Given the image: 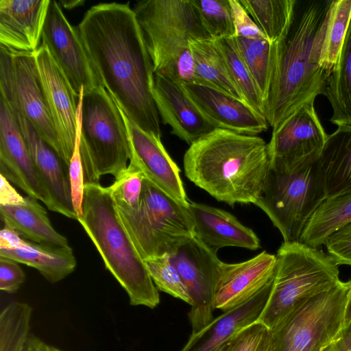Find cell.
<instances>
[{
	"instance_id": "6da1fadb",
	"label": "cell",
	"mask_w": 351,
	"mask_h": 351,
	"mask_svg": "<svg viewBox=\"0 0 351 351\" xmlns=\"http://www.w3.org/2000/svg\"><path fill=\"white\" fill-rule=\"evenodd\" d=\"M77 27L101 85L133 123L161 138L154 66L129 3L95 5Z\"/></svg>"
},
{
	"instance_id": "7a4b0ae2",
	"label": "cell",
	"mask_w": 351,
	"mask_h": 351,
	"mask_svg": "<svg viewBox=\"0 0 351 351\" xmlns=\"http://www.w3.org/2000/svg\"><path fill=\"white\" fill-rule=\"evenodd\" d=\"M333 0H296L287 36L276 46L265 117L278 130L301 106L323 95L330 75L321 66Z\"/></svg>"
},
{
	"instance_id": "3957f363",
	"label": "cell",
	"mask_w": 351,
	"mask_h": 351,
	"mask_svg": "<svg viewBox=\"0 0 351 351\" xmlns=\"http://www.w3.org/2000/svg\"><path fill=\"white\" fill-rule=\"evenodd\" d=\"M183 165L191 182L233 207L258 200L270 160L261 137L215 128L189 145Z\"/></svg>"
},
{
	"instance_id": "277c9868",
	"label": "cell",
	"mask_w": 351,
	"mask_h": 351,
	"mask_svg": "<svg viewBox=\"0 0 351 351\" xmlns=\"http://www.w3.org/2000/svg\"><path fill=\"white\" fill-rule=\"evenodd\" d=\"M77 220L128 293L130 304L156 308L158 290L119 219L108 186L85 184L82 214Z\"/></svg>"
},
{
	"instance_id": "5b68a950",
	"label": "cell",
	"mask_w": 351,
	"mask_h": 351,
	"mask_svg": "<svg viewBox=\"0 0 351 351\" xmlns=\"http://www.w3.org/2000/svg\"><path fill=\"white\" fill-rule=\"evenodd\" d=\"M80 150L85 184H99L101 176L115 179L128 168L130 159L128 133L121 108L99 85L82 89L80 96Z\"/></svg>"
},
{
	"instance_id": "8992f818",
	"label": "cell",
	"mask_w": 351,
	"mask_h": 351,
	"mask_svg": "<svg viewBox=\"0 0 351 351\" xmlns=\"http://www.w3.org/2000/svg\"><path fill=\"white\" fill-rule=\"evenodd\" d=\"M276 257L269 296L256 321L270 330L311 297L341 280L331 256L300 241L283 242Z\"/></svg>"
},
{
	"instance_id": "52a82bcc",
	"label": "cell",
	"mask_w": 351,
	"mask_h": 351,
	"mask_svg": "<svg viewBox=\"0 0 351 351\" xmlns=\"http://www.w3.org/2000/svg\"><path fill=\"white\" fill-rule=\"evenodd\" d=\"M117 210L143 261L164 254L172 256L182 244L195 237L188 208L145 177L138 206Z\"/></svg>"
},
{
	"instance_id": "ba28073f",
	"label": "cell",
	"mask_w": 351,
	"mask_h": 351,
	"mask_svg": "<svg viewBox=\"0 0 351 351\" xmlns=\"http://www.w3.org/2000/svg\"><path fill=\"white\" fill-rule=\"evenodd\" d=\"M326 199L318 160L291 171L269 169L255 202L280 231L283 242L300 241L313 214Z\"/></svg>"
},
{
	"instance_id": "9c48e42d",
	"label": "cell",
	"mask_w": 351,
	"mask_h": 351,
	"mask_svg": "<svg viewBox=\"0 0 351 351\" xmlns=\"http://www.w3.org/2000/svg\"><path fill=\"white\" fill-rule=\"evenodd\" d=\"M351 279L340 280L306 300L271 330L276 351H316L331 344L343 328Z\"/></svg>"
},
{
	"instance_id": "30bf717a",
	"label": "cell",
	"mask_w": 351,
	"mask_h": 351,
	"mask_svg": "<svg viewBox=\"0 0 351 351\" xmlns=\"http://www.w3.org/2000/svg\"><path fill=\"white\" fill-rule=\"evenodd\" d=\"M143 31L154 73H160L191 40L210 37L192 0H143L132 8Z\"/></svg>"
},
{
	"instance_id": "8fae6325",
	"label": "cell",
	"mask_w": 351,
	"mask_h": 351,
	"mask_svg": "<svg viewBox=\"0 0 351 351\" xmlns=\"http://www.w3.org/2000/svg\"><path fill=\"white\" fill-rule=\"evenodd\" d=\"M0 90L1 97L10 110L27 119L59 156L57 135L34 52H20L0 47Z\"/></svg>"
},
{
	"instance_id": "7c38bea8",
	"label": "cell",
	"mask_w": 351,
	"mask_h": 351,
	"mask_svg": "<svg viewBox=\"0 0 351 351\" xmlns=\"http://www.w3.org/2000/svg\"><path fill=\"white\" fill-rule=\"evenodd\" d=\"M171 258L192 301L188 314L191 334H197L215 318V287L222 261L216 252L195 237L182 244Z\"/></svg>"
},
{
	"instance_id": "4fadbf2b",
	"label": "cell",
	"mask_w": 351,
	"mask_h": 351,
	"mask_svg": "<svg viewBox=\"0 0 351 351\" xmlns=\"http://www.w3.org/2000/svg\"><path fill=\"white\" fill-rule=\"evenodd\" d=\"M328 134L314 108V101L301 106L276 131L267 143L269 168L291 171L318 160Z\"/></svg>"
},
{
	"instance_id": "5bb4252c",
	"label": "cell",
	"mask_w": 351,
	"mask_h": 351,
	"mask_svg": "<svg viewBox=\"0 0 351 351\" xmlns=\"http://www.w3.org/2000/svg\"><path fill=\"white\" fill-rule=\"evenodd\" d=\"M41 44L47 48L77 95L80 96L82 88L88 91L101 85L77 27L69 22L60 3L53 0H50Z\"/></svg>"
},
{
	"instance_id": "9a60e30c",
	"label": "cell",
	"mask_w": 351,
	"mask_h": 351,
	"mask_svg": "<svg viewBox=\"0 0 351 351\" xmlns=\"http://www.w3.org/2000/svg\"><path fill=\"white\" fill-rule=\"evenodd\" d=\"M0 174L53 212L66 213L53 199L38 171L13 114L0 98Z\"/></svg>"
},
{
	"instance_id": "2e32d148",
	"label": "cell",
	"mask_w": 351,
	"mask_h": 351,
	"mask_svg": "<svg viewBox=\"0 0 351 351\" xmlns=\"http://www.w3.org/2000/svg\"><path fill=\"white\" fill-rule=\"evenodd\" d=\"M34 54L57 135L59 156L69 169L75 145L80 97L45 45L41 44Z\"/></svg>"
},
{
	"instance_id": "e0dca14e",
	"label": "cell",
	"mask_w": 351,
	"mask_h": 351,
	"mask_svg": "<svg viewBox=\"0 0 351 351\" xmlns=\"http://www.w3.org/2000/svg\"><path fill=\"white\" fill-rule=\"evenodd\" d=\"M121 111L130 141L129 163L138 169L153 184L188 208L190 201L181 180L180 169L165 148L161 138L141 129L121 109Z\"/></svg>"
},
{
	"instance_id": "ac0fdd59",
	"label": "cell",
	"mask_w": 351,
	"mask_h": 351,
	"mask_svg": "<svg viewBox=\"0 0 351 351\" xmlns=\"http://www.w3.org/2000/svg\"><path fill=\"white\" fill-rule=\"evenodd\" d=\"M276 267V255L266 251L242 263L221 262L215 287V309L224 313L246 302L273 280Z\"/></svg>"
},
{
	"instance_id": "d6986e66",
	"label": "cell",
	"mask_w": 351,
	"mask_h": 351,
	"mask_svg": "<svg viewBox=\"0 0 351 351\" xmlns=\"http://www.w3.org/2000/svg\"><path fill=\"white\" fill-rule=\"evenodd\" d=\"M204 118L215 129L257 136L269 126L265 117L243 101L213 88L195 84L181 86Z\"/></svg>"
},
{
	"instance_id": "ffe728a7",
	"label": "cell",
	"mask_w": 351,
	"mask_h": 351,
	"mask_svg": "<svg viewBox=\"0 0 351 351\" xmlns=\"http://www.w3.org/2000/svg\"><path fill=\"white\" fill-rule=\"evenodd\" d=\"M152 96L164 124L171 133L191 145L215 128L204 118L182 87L154 73Z\"/></svg>"
},
{
	"instance_id": "44dd1931",
	"label": "cell",
	"mask_w": 351,
	"mask_h": 351,
	"mask_svg": "<svg viewBox=\"0 0 351 351\" xmlns=\"http://www.w3.org/2000/svg\"><path fill=\"white\" fill-rule=\"evenodd\" d=\"M50 0L0 1V45L20 52H35Z\"/></svg>"
},
{
	"instance_id": "7402d4cb",
	"label": "cell",
	"mask_w": 351,
	"mask_h": 351,
	"mask_svg": "<svg viewBox=\"0 0 351 351\" xmlns=\"http://www.w3.org/2000/svg\"><path fill=\"white\" fill-rule=\"evenodd\" d=\"M188 210L193 223L195 237L217 252L224 247L256 250L261 247L255 232L231 213L206 204L190 201Z\"/></svg>"
},
{
	"instance_id": "603a6c76",
	"label": "cell",
	"mask_w": 351,
	"mask_h": 351,
	"mask_svg": "<svg viewBox=\"0 0 351 351\" xmlns=\"http://www.w3.org/2000/svg\"><path fill=\"white\" fill-rule=\"evenodd\" d=\"M11 111L34 163L53 199L65 210L66 217L77 220L73 208L68 167L27 119Z\"/></svg>"
},
{
	"instance_id": "cb8c5ba5",
	"label": "cell",
	"mask_w": 351,
	"mask_h": 351,
	"mask_svg": "<svg viewBox=\"0 0 351 351\" xmlns=\"http://www.w3.org/2000/svg\"><path fill=\"white\" fill-rule=\"evenodd\" d=\"M273 281L246 302L214 318L200 332L191 334L181 351H217L243 328L255 323L267 302Z\"/></svg>"
},
{
	"instance_id": "d4e9b609",
	"label": "cell",
	"mask_w": 351,
	"mask_h": 351,
	"mask_svg": "<svg viewBox=\"0 0 351 351\" xmlns=\"http://www.w3.org/2000/svg\"><path fill=\"white\" fill-rule=\"evenodd\" d=\"M38 200L27 195L19 204H0L1 218L5 226L34 243L69 246L67 239L53 228L46 210Z\"/></svg>"
},
{
	"instance_id": "484cf974",
	"label": "cell",
	"mask_w": 351,
	"mask_h": 351,
	"mask_svg": "<svg viewBox=\"0 0 351 351\" xmlns=\"http://www.w3.org/2000/svg\"><path fill=\"white\" fill-rule=\"evenodd\" d=\"M318 162L326 198L351 193V125L339 126L328 135Z\"/></svg>"
},
{
	"instance_id": "4316f807",
	"label": "cell",
	"mask_w": 351,
	"mask_h": 351,
	"mask_svg": "<svg viewBox=\"0 0 351 351\" xmlns=\"http://www.w3.org/2000/svg\"><path fill=\"white\" fill-rule=\"evenodd\" d=\"M189 48L195 62V84L213 88L244 102L218 39L191 40Z\"/></svg>"
},
{
	"instance_id": "83f0119b",
	"label": "cell",
	"mask_w": 351,
	"mask_h": 351,
	"mask_svg": "<svg viewBox=\"0 0 351 351\" xmlns=\"http://www.w3.org/2000/svg\"><path fill=\"white\" fill-rule=\"evenodd\" d=\"M0 256L35 268L51 283L65 278L74 271L77 264L70 246L39 244L29 240L21 248L0 249Z\"/></svg>"
},
{
	"instance_id": "f1b7e54d",
	"label": "cell",
	"mask_w": 351,
	"mask_h": 351,
	"mask_svg": "<svg viewBox=\"0 0 351 351\" xmlns=\"http://www.w3.org/2000/svg\"><path fill=\"white\" fill-rule=\"evenodd\" d=\"M323 95L332 106L330 122L338 127L351 125V19Z\"/></svg>"
},
{
	"instance_id": "f546056e",
	"label": "cell",
	"mask_w": 351,
	"mask_h": 351,
	"mask_svg": "<svg viewBox=\"0 0 351 351\" xmlns=\"http://www.w3.org/2000/svg\"><path fill=\"white\" fill-rule=\"evenodd\" d=\"M351 223V193L326 198L308 220L300 242L313 248Z\"/></svg>"
},
{
	"instance_id": "4dcf8cb0",
	"label": "cell",
	"mask_w": 351,
	"mask_h": 351,
	"mask_svg": "<svg viewBox=\"0 0 351 351\" xmlns=\"http://www.w3.org/2000/svg\"><path fill=\"white\" fill-rule=\"evenodd\" d=\"M271 44L288 34L296 0H239Z\"/></svg>"
},
{
	"instance_id": "1f68e13d",
	"label": "cell",
	"mask_w": 351,
	"mask_h": 351,
	"mask_svg": "<svg viewBox=\"0 0 351 351\" xmlns=\"http://www.w3.org/2000/svg\"><path fill=\"white\" fill-rule=\"evenodd\" d=\"M235 38L240 53L265 103L274 70L276 46L266 39Z\"/></svg>"
},
{
	"instance_id": "d6a6232c",
	"label": "cell",
	"mask_w": 351,
	"mask_h": 351,
	"mask_svg": "<svg viewBox=\"0 0 351 351\" xmlns=\"http://www.w3.org/2000/svg\"><path fill=\"white\" fill-rule=\"evenodd\" d=\"M218 40L233 80L244 102L255 112L265 117V102L240 53L235 36Z\"/></svg>"
},
{
	"instance_id": "836d02e7",
	"label": "cell",
	"mask_w": 351,
	"mask_h": 351,
	"mask_svg": "<svg viewBox=\"0 0 351 351\" xmlns=\"http://www.w3.org/2000/svg\"><path fill=\"white\" fill-rule=\"evenodd\" d=\"M32 306L21 302L8 304L0 314V351H25L30 337Z\"/></svg>"
},
{
	"instance_id": "e575fe53",
	"label": "cell",
	"mask_w": 351,
	"mask_h": 351,
	"mask_svg": "<svg viewBox=\"0 0 351 351\" xmlns=\"http://www.w3.org/2000/svg\"><path fill=\"white\" fill-rule=\"evenodd\" d=\"M350 19L351 0H333L321 56V66L329 73L338 59Z\"/></svg>"
},
{
	"instance_id": "d590c367",
	"label": "cell",
	"mask_w": 351,
	"mask_h": 351,
	"mask_svg": "<svg viewBox=\"0 0 351 351\" xmlns=\"http://www.w3.org/2000/svg\"><path fill=\"white\" fill-rule=\"evenodd\" d=\"M144 262L158 290L191 305V299L170 255L150 257Z\"/></svg>"
},
{
	"instance_id": "8d00e7d4",
	"label": "cell",
	"mask_w": 351,
	"mask_h": 351,
	"mask_svg": "<svg viewBox=\"0 0 351 351\" xmlns=\"http://www.w3.org/2000/svg\"><path fill=\"white\" fill-rule=\"evenodd\" d=\"M211 38L235 36L229 0H192Z\"/></svg>"
},
{
	"instance_id": "74e56055",
	"label": "cell",
	"mask_w": 351,
	"mask_h": 351,
	"mask_svg": "<svg viewBox=\"0 0 351 351\" xmlns=\"http://www.w3.org/2000/svg\"><path fill=\"white\" fill-rule=\"evenodd\" d=\"M145 176L129 163L127 169L109 187L117 208L134 209L139 203Z\"/></svg>"
},
{
	"instance_id": "f35d334b",
	"label": "cell",
	"mask_w": 351,
	"mask_h": 351,
	"mask_svg": "<svg viewBox=\"0 0 351 351\" xmlns=\"http://www.w3.org/2000/svg\"><path fill=\"white\" fill-rule=\"evenodd\" d=\"M81 130L80 101L77 112V131L75 148L69 166V177L73 210L77 219L82 214L84 195V172L80 155V142Z\"/></svg>"
},
{
	"instance_id": "ab89813d",
	"label": "cell",
	"mask_w": 351,
	"mask_h": 351,
	"mask_svg": "<svg viewBox=\"0 0 351 351\" xmlns=\"http://www.w3.org/2000/svg\"><path fill=\"white\" fill-rule=\"evenodd\" d=\"M232 342V351H276L271 331L256 322L237 333Z\"/></svg>"
},
{
	"instance_id": "60d3db41",
	"label": "cell",
	"mask_w": 351,
	"mask_h": 351,
	"mask_svg": "<svg viewBox=\"0 0 351 351\" xmlns=\"http://www.w3.org/2000/svg\"><path fill=\"white\" fill-rule=\"evenodd\" d=\"M158 74L180 86L195 84V62L190 48L181 52Z\"/></svg>"
},
{
	"instance_id": "b9f144b4",
	"label": "cell",
	"mask_w": 351,
	"mask_h": 351,
	"mask_svg": "<svg viewBox=\"0 0 351 351\" xmlns=\"http://www.w3.org/2000/svg\"><path fill=\"white\" fill-rule=\"evenodd\" d=\"M229 4L236 37L267 40L239 0H229Z\"/></svg>"
},
{
	"instance_id": "7bdbcfd3",
	"label": "cell",
	"mask_w": 351,
	"mask_h": 351,
	"mask_svg": "<svg viewBox=\"0 0 351 351\" xmlns=\"http://www.w3.org/2000/svg\"><path fill=\"white\" fill-rule=\"evenodd\" d=\"M324 245L338 265H351V223L330 236Z\"/></svg>"
},
{
	"instance_id": "ee69618b",
	"label": "cell",
	"mask_w": 351,
	"mask_h": 351,
	"mask_svg": "<svg viewBox=\"0 0 351 351\" xmlns=\"http://www.w3.org/2000/svg\"><path fill=\"white\" fill-rule=\"evenodd\" d=\"M19 263L0 256V289L8 293L16 292L25 280V274Z\"/></svg>"
},
{
	"instance_id": "f6af8a7d",
	"label": "cell",
	"mask_w": 351,
	"mask_h": 351,
	"mask_svg": "<svg viewBox=\"0 0 351 351\" xmlns=\"http://www.w3.org/2000/svg\"><path fill=\"white\" fill-rule=\"evenodd\" d=\"M27 240H24L14 229L5 226L0 232V249H16L25 247Z\"/></svg>"
},
{
	"instance_id": "bcb514c9",
	"label": "cell",
	"mask_w": 351,
	"mask_h": 351,
	"mask_svg": "<svg viewBox=\"0 0 351 351\" xmlns=\"http://www.w3.org/2000/svg\"><path fill=\"white\" fill-rule=\"evenodd\" d=\"M0 204L10 205L19 204L24 200L16 190L10 184V182L3 175L0 174Z\"/></svg>"
},
{
	"instance_id": "7dc6e473",
	"label": "cell",
	"mask_w": 351,
	"mask_h": 351,
	"mask_svg": "<svg viewBox=\"0 0 351 351\" xmlns=\"http://www.w3.org/2000/svg\"><path fill=\"white\" fill-rule=\"evenodd\" d=\"M328 351H351V324L341 330L335 340L329 346Z\"/></svg>"
},
{
	"instance_id": "c3c4849f",
	"label": "cell",
	"mask_w": 351,
	"mask_h": 351,
	"mask_svg": "<svg viewBox=\"0 0 351 351\" xmlns=\"http://www.w3.org/2000/svg\"><path fill=\"white\" fill-rule=\"evenodd\" d=\"M25 351H51V346L36 335L31 334Z\"/></svg>"
},
{
	"instance_id": "681fc988",
	"label": "cell",
	"mask_w": 351,
	"mask_h": 351,
	"mask_svg": "<svg viewBox=\"0 0 351 351\" xmlns=\"http://www.w3.org/2000/svg\"><path fill=\"white\" fill-rule=\"evenodd\" d=\"M351 324V291L348 298L346 302L344 316H343V328L348 327Z\"/></svg>"
},
{
	"instance_id": "f907efd6",
	"label": "cell",
	"mask_w": 351,
	"mask_h": 351,
	"mask_svg": "<svg viewBox=\"0 0 351 351\" xmlns=\"http://www.w3.org/2000/svg\"><path fill=\"white\" fill-rule=\"evenodd\" d=\"M60 5L66 9H73L84 3V1H61L59 2Z\"/></svg>"
},
{
	"instance_id": "816d5d0a",
	"label": "cell",
	"mask_w": 351,
	"mask_h": 351,
	"mask_svg": "<svg viewBox=\"0 0 351 351\" xmlns=\"http://www.w3.org/2000/svg\"><path fill=\"white\" fill-rule=\"evenodd\" d=\"M233 338V337H232ZM232 339L223 345L217 351H232Z\"/></svg>"
},
{
	"instance_id": "f5cc1de1",
	"label": "cell",
	"mask_w": 351,
	"mask_h": 351,
	"mask_svg": "<svg viewBox=\"0 0 351 351\" xmlns=\"http://www.w3.org/2000/svg\"><path fill=\"white\" fill-rule=\"evenodd\" d=\"M51 351H64V350H62L58 349V348H55V347L51 346Z\"/></svg>"
},
{
	"instance_id": "db71d44e",
	"label": "cell",
	"mask_w": 351,
	"mask_h": 351,
	"mask_svg": "<svg viewBox=\"0 0 351 351\" xmlns=\"http://www.w3.org/2000/svg\"><path fill=\"white\" fill-rule=\"evenodd\" d=\"M330 345H329V346H330ZM329 346H326V347H325V348H322V349H320V350H316V351H328V347H329Z\"/></svg>"
}]
</instances>
